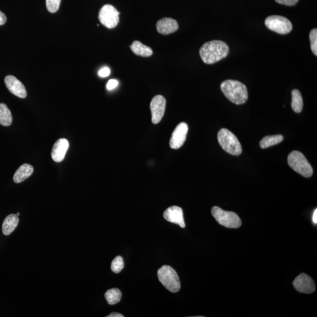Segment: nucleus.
<instances>
[{"label": "nucleus", "mask_w": 317, "mask_h": 317, "mask_svg": "<svg viewBox=\"0 0 317 317\" xmlns=\"http://www.w3.org/2000/svg\"><path fill=\"white\" fill-rule=\"evenodd\" d=\"M69 142L66 139H60L54 143L52 149L51 157L56 162H62L69 148Z\"/></svg>", "instance_id": "14"}, {"label": "nucleus", "mask_w": 317, "mask_h": 317, "mask_svg": "<svg viewBox=\"0 0 317 317\" xmlns=\"http://www.w3.org/2000/svg\"><path fill=\"white\" fill-rule=\"evenodd\" d=\"M105 297L109 304L115 305L121 301L122 292L118 288H112L105 292Z\"/></svg>", "instance_id": "22"}, {"label": "nucleus", "mask_w": 317, "mask_h": 317, "mask_svg": "<svg viewBox=\"0 0 317 317\" xmlns=\"http://www.w3.org/2000/svg\"><path fill=\"white\" fill-rule=\"evenodd\" d=\"M6 21H7V17H6L5 14L0 11V26L4 25Z\"/></svg>", "instance_id": "29"}, {"label": "nucleus", "mask_w": 317, "mask_h": 317, "mask_svg": "<svg viewBox=\"0 0 317 317\" xmlns=\"http://www.w3.org/2000/svg\"><path fill=\"white\" fill-rule=\"evenodd\" d=\"M219 144L227 153L239 156L242 152V148L235 135L227 129L219 130L218 135Z\"/></svg>", "instance_id": "3"}, {"label": "nucleus", "mask_w": 317, "mask_h": 317, "mask_svg": "<svg viewBox=\"0 0 317 317\" xmlns=\"http://www.w3.org/2000/svg\"><path fill=\"white\" fill-rule=\"evenodd\" d=\"M212 215L219 224L222 226L230 228H239L242 225L239 216L233 212H227L218 206L212 209Z\"/></svg>", "instance_id": "6"}, {"label": "nucleus", "mask_w": 317, "mask_h": 317, "mask_svg": "<svg viewBox=\"0 0 317 317\" xmlns=\"http://www.w3.org/2000/svg\"><path fill=\"white\" fill-rule=\"evenodd\" d=\"M19 222L17 215L11 214L6 217L2 225V233L5 236L10 235L16 229Z\"/></svg>", "instance_id": "17"}, {"label": "nucleus", "mask_w": 317, "mask_h": 317, "mask_svg": "<svg viewBox=\"0 0 317 317\" xmlns=\"http://www.w3.org/2000/svg\"><path fill=\"white\" fill-rule=\"evenodd\" d=\"M268 29L280 34H286L292 29V24L287 18L280 16H271L265 20Z\"/></svg>", "instance_id": "7"}, {"label": "nucleus", "mask_w": 317, "mask_h": 317, "mask_svg": "<svg viewBox=\"0 0 317 317\" xmlns=\"http://www.w3.org/2000/svg\"><path fill=\"white\" fill-rule=\"evenodd\" d=\"M163 218L167 221L178 224L180 227H186L184 218V213L181 207L173 206L169 207L163 213Z\"/></svg>", "instance_id": "13"}, {"label": "nucleus", "mask_w": 317, "mask_h": 317, "mask_svg": "<svg viewBox=\"0 0 317 317\" xmlns=\"http://www.w3.org/2000/svg\"><path fill=\"white\" fill-rule=\"evenodd\" d=\"M120 13L114 6L110 4L103 5L99 13L100 22L108 29H114L120 21Z\"/></svg>", "instance_id": "8"}, {"label": "nucleus", "mask_w": 317, "mask_h": 317, "mask_svg": "<svg viewBox=\"0 0 317 317\" xmlns=\"http://www.w3.org/2000/svg\"><path fill=\"white\" fill-rule=\"evenodd\" d=\"M130 48L136 56L149 57L153 54V51L151 47L146 46L139 41H133L132 45H130Z\"/></svg>", "instance_id": "18"}, {"label": "nucleus", "mask_w": 317, "mask_h": 317, "mask_svg": "<svg viewBox=\"0 0 317 317\" xmlns=\"http://www.w3.org/2000/svg\"><path fill=\"white\" fill-rule=\"evenodd\" d=\"M221 88L225 96L235 104H243L248 99V89L239 81L228 79L222 82Z\"/></svg>", "instance_id": "2"}, {"label": "nucleus", "mask_w": 317, "mask_h": 317, "mask_svg": "<svg viewBox=\"0 0 317 317\" xmlns=\"http://www.w3.org/2000/svg\"><path fill=\"white\" fill-rule=\"evenodd\" d=\"M283 139L284 138L282 135L267 136L261 140L260 146L262 149L269 148L281 143Z\"/></svg>", "instance_id": "20"}, {"label": "nucleus", "mask_w": 317, "mask_h": 317, "mask_svg": "<svg viewBox=\"0 0 317 317\" xmlns=\"http://www.w3.org/2000/svg\"><path fill=\"white\" fill-rule=\"evenodd\" d=\"M313 221L314 223L316 224H317V209L315 210V212H314V214L313 216Z\"/></svg>", "instance_id": "31"}, {"label": "nucleus", "mask_w": 317, "mask_h": 317, "mask_svg": "<svg viewBox=\"0 0 317 317\" xmlns=\"http://www.w3.org/2000/svg\"><path fill=\"white\" fill-rule=\"evenodd\" d=\"M199 53L204 63L213 64L226 57L229 53V47L223 41L213 40L204 44Z\"/></svg>", "instance_id": "1"}, {"label": "nucleus", "mask_w": 317, "mask_h": 317, "mask_svg": "<svg viewBox=\"0 0 317 317\" xmlns=\"http://www.w3.org/2000/svg\"><path fill=\"white\" fill-rule=\"evenodd\" d=\"M157 31L163 35H169L178 31L179 25L176 20L172 18H163L157 23Z\"/></svg>", "instance_id": "15"}, {"label": "nucleus", "mask_w": 317, "mask_h": 317, "mask_svg": "<svg viewBox=\"0 0 317 317\" xmlns=\"http://www.w3.org/2000/svg\"><path fill=\"white\" fill-rule=\"evenodd\" d=\"M17 215L18 216H19V215H20V213H17Z\"/></svg>", "instance_id": "32"}, {"label": "nucleus", "mask_w": 317, "mask_h": 317, "mask_svg": "<svg viewBox=\"0 0 317 317\" xmlns=\"http://www.w3.org/2000/svg\"><path fill=\"white\" fill-rule=\"evenodd\" d=\"M275 1L280 4L292 6L296 4L299 0H275Z\"/></svg>", "instance_id": "26"}, {"label": "nucleus", "mask_w": 317, "mask_h": 317, "mask_svg": "<svg viewBox=\"0 0 317 317\" xmlns=\"http://www.w3.org/2000/svg\"><path fill=\"white\" fill-rule=\"evenodd\" d=\"M110 69L107 68V67H105V68L100 70L98 72V75L99 77L104 78L108 77V76L110 75Z\"/></svg>", "instance_id": "27"}, {"label": "nucleus", "mask_w": 317, "mask_h": 317, "mask_svg": "<svg viewBox=\"0 0 317 317\" xmlns=\"http://www.w3.org/2000/svg\"><path fill=\"white\" fill-rule=\"evenodd\" d=\"M118 85V82L116 79H111L106 85V88L109 91L114 90Z\"/></svg>", "instance_id": "28"}, {"label": "nucleus", "mask_w": 317, "mask_h": 317, "mask_svg": "<svg viewBox=\"0 0 317 317\" xmlns=\"http://www.w3.org/2000/svg\"><path fill=\"white\" fill-rule=\"evenodd\" d=\"M5 84L10 92L20 98H25L27 91L22 82L13 75H8L5 78Z\"/></svg>", "instance_id": "12"}, {"label": "nucleus", "mask_w": 317, "mask_h": 317, "mask_svg": "<svg viewBox=\"0 0 317 317\" xmlns=\"http://www.w3.org/2000/svg\"><path fill=\"white\" fill-rule=\"evenodd\" d=\"M188 132V125L185 123L179 124L172 133L170 140V148L178 149L184 145Z\"/></svg>", "instance_id": "11"}, {"label": "nucleus", "mask_w": 317, "mask_h": 317, "mask_svg": "<svg viewBox=\"0 0 317 317\" xmlns=\"http://www.w3.org/2000/svg\"><path fill=\"white\" fill-rule=\"evenodd\" d=\"M33 172V167L31 164L24 163L18 168L13 176V181L16 184L26 181Z\"/></svg>", "instance_id": "16"}, {"label": "nucleus", "mask_w": 317, "mask_h": 317, "mask_svg": "<svg viewBox=\"0 0 317 317\" xmlns=\"http://www.w3.org/2000/svg\"><path fill=\"white\" fill-rule=\"evenodd\" d=\"M294 288L298 292L304 294H312L316 290L315 283L312 277L302 273L293 282Z\"/></svg>", "instance_id": "10"}, {"label": "nucleus", "mask_w": 317, "mask_h": 317, "mask_svg": "<svg viewBox=\"0 0 317 317\" xmlns=\"http://www.w3.org/2000/svg\"><path fill=\"white\" fill-rule=\"evenodd\" d=\"M124 267V259L121 256H117L111 263V270L115 273H120Z\"/></svg>", "instance_id": "23"}, {"label": "nucleus", "mask_w": 317, "mask_h": 317, "mask_svg": "<svg viewBox=\"0 0 317 317\" xmlns=\"http://www.w3.org/2000/svg\"><path fill=\"white\" fill-rule=\"evenodd\" d=\"M107 317H124V316L123 315H121L120 313H112L108 316Z\"/></svg>", "instance_id": "30"}, {"label": "nucleus", "mask_w": 317, "mask_h": 317, "mask_svg": "<svg viewBox=\"0 0 317 317\" xmlns=\"http://www.w3.org/2000/svg\"><path fill=\"white\" fill-rule=\"evenodd\" d=\"M62 0H46L47 10L51 13H55L59 10Z\"/></svg>", "instance_id": "25"}, {"label": "nucleus", "mask_w": 317, "mask_h": 317, "mask_svg": "<svg viewBox=\"0 0 317 317\" xmlns=\"http://www.w3.org/2000/svg\"><path fill=\"white\" fill-rule=\"evenodd\" d=\"M158 279L167 289L172 292H177L181 289V282L178 274L172 267L163 266L158 271Z\"/></svg>", "instance_id": "4"}, {"label": "nucleus", "mask_w": 317, "mask_h": 317, "mask_svg": "<svg viewBox=\"0 0 317 317\" xmlns=\"http://www.w3.org/2000/svg\"><path fill=\"white\" fill-rule=\"evenodd\" d=\"M166 104V99L163 96H154L151 102L150 108L152 113V121L154 124L159 123L162 119Z\"/></svg>", "instance_id": "9"}, {"label": "nucleus", "mask_w": 317, "mask_h": 317, "mask_svg": "<svg viewBox=\"0 0 317 317\" xmlns=\"http://www.w3.org/2000/svg\"><path fill=\"white\" fill-rule=\"evenodd\" d=\"M288 163L294 171L305 178H310L313 173L312 166L304 155L300 152L294 151L288 157Z\"/></svg>", "instance_id": "5"}, {"label": "nucleus", "mask_w": 317, "mask_h": 317, "mask_svg": "<svg viewBox=\"0 0 317 317\" xmlns=\"http://www.w3.org/2000/svg\"><path fill=\"white\" fill-rule=\"evenodd\" d=\"M311 49L314 54L317 56V30L313 29L310 33Z\"/></svg>", "instance_id": "24"}, {"label": "nucleus", "mask_w": 317, "mask_h": 317, "mask_svg": "<svg viewBox=\"0 0 317 317\" xmlns=\"http://www.w3.org/2000/svg\"><path fill=\"white\" fill-rule=\"evenodd\" d=\"M13 123L11 112L5 103H0V125L4 127L10 126Z\"/></svg>", "instance_id": "19"}, {"label": "nucleus", "mask_w": 317, "mask_h": 317, "mask_svg": "<svg viewBox=\"0 0 317 317\" xmlns=\"http://www.w3.org/2000/svg\"><path fill=\"white\" fill-rule=\"evenodd\" d=\"M291 107L296 113H300L303 110V97H302L300 91L298 90H294L292 91Z\"/></svg>", "instance_id": "21"}]
</instances>
